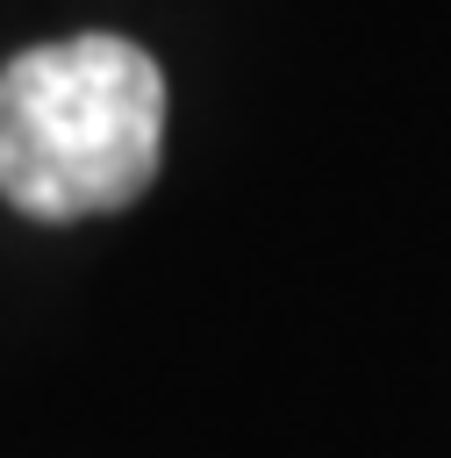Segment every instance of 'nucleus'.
<instances>
[{"label":"nucleus","instance_id":"nucleus-1","mask_svg":"<svg viewBox=\"0 0 451 458\" xmlns=\"http://www.w3.org/2000/svg\"><path fill=\"white\" fill-rule=\"evenodd\" d=\"M165 150V72L129 36H57L0 64V200L36 222L143 200Z\"/></svg>","mask_w":451,"mask_h":458}]
</instances>
